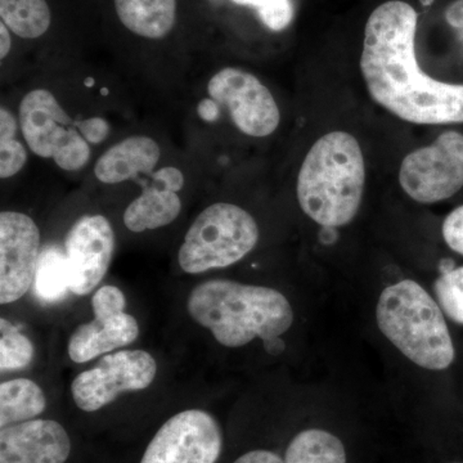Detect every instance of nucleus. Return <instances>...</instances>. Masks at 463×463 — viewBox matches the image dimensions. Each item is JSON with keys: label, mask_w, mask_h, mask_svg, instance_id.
<instances>
[{"label": "nucleus", "mask_w": 463, "mask_h": 463, "mask_svg": "<svg viewBox=\"0 0 463 463\" xmlns=\"http://www.w3.org/2000/svg\"><path fill=\"white\" fill-rule=\"evenodd\" d=\"M420 14L408 0H383L364 26L361 66L374 102L407 123H463V84L435 80L416 57Z\"/></svg>", "instance_id": "1"}, {"label": "nucleus", "mask_w": 463, "mask_h": 463, "mask_svg": "<svg viewBox=\"0 0 463 463\" xmlns=\"http://www.w3.org/2000/svg\"><path fill=\"white\" fill-rule=\"evenodd\" d=\"M187 307L192 319L227 347L281 336L294 322V310L281 292L225 279L201 283L191 292Z\"/></svg>", "instance_id": "2"}, {"label": "nucleus", "mask_w": 463, "mask_h": 463, "mask_svg": "<svg viewBox=\"0 0 463 463\" xmlns=\"http://www.w3.org/2000/svg\"><path fill=\"white\" fill-rule=\"evenodd\" d=\"M364 187L361 145L352 134L336 130L307 151L298 175V205L323 228L344 227L358 214Z\"/></svg>", "instance_id": "3"}, {"label": "nucleus", "mask_w": 463, "mask_h": 463, "mask_svg": "<svg viewBox=\"0 0 463 463\" xmlns=\"http://www.w3.org/2000/svg\"><path fill=\"white\" fill-rule=\"evenodd\" d=\"M376 319L383 336L414 364L439 373L455 364L456 347L447 316L437 298L412 279L383 289Z\"/></svg>", "instance_id": "4"}, {"label": "nucleus", "mask_w": 463, "mask_h": 463, "mask_svg": "<svg viewBox=\"0 0 463 463\" xmlns=\"http://www.w3.org/2000/svg\"><path fill=\"white\" fill-rule=\"evenodd\" d=\"M259 227L254 216L233 203L207 206L185 233L178 252L185 273L231 267L255 249Z\"/></svg>", "instance_id": "5"}, {"label": "nucleus", "mask_w": 463, "mask_h": 463, "mask_svg": "<svg viewBox=\"0 0 463 463\" xmlns=\"http://www.w3.org/2000/svg\"><path fill=\"white\" fill-rule=\"evenodd\" d=\"M399 183L420 203L450 199L463 187V134L448 130L402 161Z\"/></svg>", "instance_id": "6"}, {"label": "nucleus", "mask_w": 463, "mask_h": 463, "mask_svg": "<svg viewBox=\"0 0 463 463\" xmlns=\"http://www.w3.org/2000/svg\"><path fill=\"white\" fill-rule=\"evenodd\" d=\"M210 99L228 109L234 127L245 136L264 138L281 124V111L270 90L237 67H224L207 84Z\"/></svg>", "instance_id": "7"}, {"label": "nucleus", "mask_w": 463, "mask_h": 463, "mask_svg": "<svg viewBox=\"0 0 463 463\" xmlns=\"http://www.w3.org/2000/svg\"><path fill=\"white\" fill-rule=\"evenodd\" d=\"M157 373L154 356L145 350H124L100 359L90 371L78 374L71 385L75 404L96 412L127 392L147 389Z\"/></svg>", "instance_id": "8"}, {"label": "nucleus", "mask_w": 463, "mask_h": 463, "mask_svg": "<svg viewBox=\"0 0 463 463\" xmlns=\"http://www.w3.org/2000/svg\"><path fill=\"white\" fill-rule=\"evenodd\" d=\"M223 432L212 414L188 410L167 420L149 441L141 463H215Z\"/></svg>", "instance_id": "9"}, {"label": "nucleus", "mask_w": 463, "mask_h": 463, "mask_svg": "<svg viewBox=\"0 0 463 463\" xmlns=\"http://www.w3.org/2000/svg\"><path fill=\"white\" fill-rule=\"evenodd\" d=\"M94 319L79 326L69 341V355L75 364H85L99 355L128 346L139 336V326L125 313L127 298L120 288L103 286L91 298Z\"/></svg>", "instance_id": "10"}, {"label": "nucleus", "mask_w": 463, "mask_h": 463, "mask_svg": "<svg viewBox=\"0 0 463 463\" xmlns=\"http://www.w3.org/2000/svg\"><path fill=\"white\" fill-rule=\"evenodd\" d=\"M41 231L29 215L0 214V303H14L33 288L38 268Z\"/></svg>", "instance_id": "11"}, {"label": "nucleus", "mask_w": 463, "mask_h": 463, "mask_svg": "<svg viewBox=\"0 0 463 463\" xmlns=\"http://www.w3.org/2000/svg\"><path fill=\"white\" fill-rule=\"evenodd\" d=\"M115 243L114 228L103 215H85L72 225L65 240L70 291L84 297L102 282Z\"/></svg>", "instance_id": "12"}, {"label": "nucleus", "mask_w": 463, "mask_h": 463, "mask_svg": "<svg viewBox=\"0 0 463 463\" xmlns=\"http://www.w3.org/2000/svg\"><path fill=\"white\" fill-rule=\"evenodd\" d=\"M18 123L30 151L52 160L80 134L53 93L41 88L29 91L21 100Z\"/></svg>", "instance_id": "13"}, {"label": "nucleus", "mask_w": 463, "mask_h": 463, "mask_svg": "<svg viewBox=\"0 0 463 463\" xmlns=\"http://www.w3.org/2000/svg\"><path fill=\"white\" fill-rule=\"evenodd\" d=\"M70 453L69 434L52 420L14 423L0 431V463H65Z\"/></svg>", "instance_id": "14"}, {"label": "nucleus", "mask_w": 463, "mask_h": 463, "mask_svg": "<svg viewBox=\"0 0 463 463\" xmlns=\"http://www.w3.org/2000/svg\"><path fill=\"white\" fill-rule=\"evenodd\" d=\"M161 148L147 136H132L109 147L97 161L94 175L105 184H118L155 172Z\"/></svg>", "instance_id": "15"}, {"label": "nucleus", "mask_w": 463, "mask_h": 463, "mask_svg": "<svg viewBox=\"0 0 463 463\" xmlns=\"http://www.w3.org/2000/svg\"><path fill=\"white\" fill-rule=\"evenodd\" d=\"M181 212L178 192L152 181L151 184L143 185L142 194L125 210L124 224L134 233H142L172 224Z\"/></svg>", "instance_id": "16"}, {"label": "nucleus", "mask_w": 463, "mask_h": 463, "mask_svg": "<svg viewBox=\"0 0 463 463\" xmlns=\"http://www.w3.org/2000/svg\"><path fill=\"white\" fill-rule=\"evenodd\" d=\"M118 20L134 35L160 41L176 23V0H114Z\"/></svg>", "instance_id": "17"}, {"label": "nucleus", "mask_w": 463, "mask_h": 463, "mask_svg": "<svg viewBox=\"0 0 463 463\" xmlns=\"http://www.w3.org/2000/svg\"><path fill=\"white\" fill-rule=\"evenodd\" d=\"M285 463H349L346 444L325 428H307L289 440Z\"/></svg>", "instance_id": "18"}, {"label": "nucleus", "mask_w": 463, "mask_h": 463, "mask_svg": "<svg viewBox=\"0 0 463 463\" xmlns=\"http://www.w3.org/2000/svg\"><path fill=\"white\" fill-rule=\"evenodd\" d=\"M47 399L38 383L29 379L7 381L0 385V426L32 421L44 412Z\"/></svg>", "instance_id": "19"}, {"label": "nucleus", "mask_w": 463, "mask_h": 463, "mask_svg": "<svg viewBox=\"0 0 463 463\" xmlns=\"http://www.w3.org/2000/svg\"><path fill=\"white\" fill-rule=\"evenodd\" d=\"M0 18L23 39H38L50 30L52 14L47 0H0Z\"/></svg>", "instance_id": "20"}, {"label": "nucleus", "mask_w": 463, "mask_h": 463, "mask_svg": "<svg viewBox=\"0 0 463 463\" xmlns=\"http://www.w3.org/2000/svg\"><path fill=\"white\" fill-rule=\"evenodd\" d=\"M33 294L43 303H57L70 291V270L66 254L60 250H45L39 258L33 279Z\"/></svg>", "instance_id": "21"}, {"label": "nucleus", "mask_w": 463, "mask_h": 463, "mask_svg": "<svg viewBox=\"0 0 463 463\" xmlns=\"http://www.w3.org/2000/svg\"><path fill=\"white\" fill-rule=\"evenodd\" d=\"M20 123L11 109H0V178L17 175L26 165L27 149L16 138Z\"/></svg>", "instance_id": "22"}, {"label": "nucleus", "mask_w": 463, "mask_h": 463, "mask_svg": "<svg viewBox=\"0 0 463 463\" xmlns=\"http://www.w3.org/2000/svg\"><path fill=\"white\" fill-rule=\"evenodd\" d=\"M435 298L450 322L463 326V265L439 274L432 285Z\"/></svg>", "instance_id": "23"}, {"label": "nucleus", "mask_w": 463, "mask_h": 463, "mask_svg": "<svg viewBox=\"0 0 463 463\" xmlns=\"http://www.w3.org/2000/svg\"><path fill=\"white\" fill-rule=\"evenodd\" d=\"M2 339H0V370H20L32 364L33 345L25 335L7 319L0 321Z\"/></svg>", "instance_id": "24"}, {"label": "nucleus", "mask_w": 463, "mask_h": 463, "mask_svg": "<svg viewBox=\"0 0 463 463\" xmlns=\"http://www.w3.org/2000/svg\"><path fill=\"white\" fill-rule=\"evenodd\" d=\"M240 7H248L257 12L258 18L268 30L281 33L288 29L295 20L294 0H231Z\"/></svg>", "instance_id": "25"}, {"label": "nucleus", "mask_w": 463, "mask_h": 463, "mask_svg": "<svg viewBox=\"0 0 463 463\" xmlns=\"http://www.w3.org/2000/svg\"><path fill=\"white\" fill-rule=\"evenodd\" d=\"M441 234L448 248L463 257V205L447 215L441 225Z\"/></svg>", "instance_id": "26"}, {"label": "nucleus", "mask_w": 463, "mask_h": 463, "mask_svg": "<svg viewBox=\"0 0 463 463\" xmlns=\"http://www.w3.org/2000/svg\"><path fill=\"white\" fill-rule=\"evenodd\" d=\"M79 133L87 139L91 145H99L108 138L109 134V125L108 120L99 116L90 118L88 120L81 121L79 124Z\"/></svg>", "instance_id": "27"}, {"label": "nucleus", "mask_w": 463, "mask_h": 463, "mask_svg": "<svg viewBox=\"0 0 463 463\" xmlns=\"http://www.w3.org/2000/svg\"><path fill=\"white\" fill-rule=\"evenodd\" d=\"M443 18L463 50V0H450L443 9Z\"/></svg>", "instance_id": "28"}, {"label": "nucleus", "mask_w": 463, "mask_h": 463, "mask_svg": "<svg viewBox=\"0 0 463 463\" xmlns=\"http://www.w3.org/2000/svg\"><path fill=\"white\" fill-rule=\"evenodd\" d=\"M151 178L152 181L160 183L174 192L182 191L183 185H184V175L181 170L174 166L161 167L157 172L151 174Z\"/></svg>", "instance_id": "29"}, {"label": "nucleus", "mask_w": 463, "mask_h": 463, "mask_svg": "<svg viewBox=\"0 0 463 463\" xmlns=\"http://www.w3.org/2000/svg\"><path fill=\"white\" fill-rule=\"evenodd\" d=\"M233 463H285V458L273 450L254 449L243 453Z\"/></svg>", "instance_id": "30"}, {"label": "nucleus", "mask_w": 463, "mask_h": 463, "mask_svg": "<svg viewBox=\"0 0 463 463\" xmlns=\"http://www.w3.org/2000/svg\"><path fill=\"white\" fill-rule=\"evenodd\" d=\"M12 48L11 33L5 23H0V58L5 60L8 56Z\"/></svg>", "instance_id": "31"}, {"label": "nucleus", "mask_w": 463, "mask_h": 463, "mask_svg": "<svg viewBox=\"0 0 463 463\" xmlns=\"http://www.w3.org/2000/svg\"><path fill=\"white\" fill-rule=\"evenodd\" d=\"M265 352L270 355H279L286 349V344L279 337L263 341Z\"/></svg>", "instance_id": "32"}, {"label": "nucleus", "mask_w": 463, "mask_h": 463, "mask_svg": "<svg viewBox=\"0 0 463 463\" xmlns=\"http://www.w3.org/2000/svg\"><path fill=\"white\" fill-rule=\"evenodd\" d=\"M200 115L201 118H205V120L214 121L216 116H218V108H216L214 102L205 100V103L200 106Z\"/></svg>", "instance_id": "33"}, {"label": "nucleus", "mask_w": 463, "mask_h": 463, "mask_svg": "<svg viewBox=\"0 0 463 463\" xmlns=\"http://www.w3.org/2000/svg\"><path fill=\"white\" fill-rule=\"evenodd\" d=\"M439 463H463V456L449 457V458L446 459V461H441Z\"/></svg>", "instance_id": "34"}]
</instances>
